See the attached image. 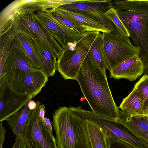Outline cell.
<instances>
[{"instance_id":"cell-1","label":"cell","mask_w":148,"mask_h":148,"mask_svg":"<svg viewBox=\"0 0 148 148\" xmlns=\"http://www.w3.org/2000/svg\"><path fill=\"white\" fill-rule=\"evenodd\" d=\"M92 111L118 121L120 110L114 100L106 71H103L89 53L75 78Z\"/></svg>"},{"instance_id":"cell-2","label":"cell","mask_w":148,"mask_h":148,"mask_svg":"<svg viewBox=\"0 0 148 148\" xmlns=\"http://www.w3.org/2000/svg\"><path fill=\"white\" fill-rule=\"evenodd\" d=\"M113 8L139 50L138 56L148 74V0H116Z\"/></svg>"},{"instance_id":"cell-3","label":"cell","mask_w":148,"mask_h":148,"mask_svg":"<svg viewBox=\"0 0 148 148\" xmlns=\"http://www.w3.org/2000/svg\"><path fill=\"white\" fill-rule=\"evenodd\" d=\"M53 118L58 148H91L85 119L66 106L56 110Z\"/></svg>"},{"instance_id":"cell-4","label":"cell","mask_w":148,"mask_h":148,"mask_svg":"<svg viewBox=\"0 0 148 148\" xmlns=\"http://www.w3.org/2000/svg\"><path fill=\"white\" fill-rule=\"evenodd\" d=\"M111 23L113 30L102 33L103 54L110 72L124 61L138 55L139 52L132 44L129 37Z\"/></svg>"},{"instance_id":"cell-5","label":"cell","mask_w":148,"mask_h":148,"mask_svg":"<svg viewBox=\"0 0 148 148\" xmlns=\"http://www.w3.org/2000/svg\"><path fill=\"white\" fill-rule=\"evenodd\" d=\"M98 31H86L76 43L63 49L57 58V71L65 79L75 80Z\"/></svg>"},{"instance_id":"cell-6","label":"cell","mask_w":148,"mask_h":148,"mask_svg":"<svg viewBox=\"0 0 148 148\" xmlns=\"http://www.w3.org/2000/svg\"><path fill=\"white\" fill-rule=\"evenodd\" d=\"M40 10L38 5L21 10L15 18L12 27L14 35L18 33L26 34L32 39L35 38L46 44L55 54L57 59L63 51L55 39L44 30L35 19L34 12Z\"/></svg>"},{"instance_id":"cell-7","label":"cell","mask_w":148,"mask_h":148,"mask_svg":"<svg viewBox=\"0 0 148 148\" xmlns=\"http://www.w3.org/2000/svg\"><path fill=\"white\" fill-rule=\"evenodd\" d=\"M22 134L27 148H58L54 136L43 122L39 114L41 103L36 102Z\"/></svg>"},{"instance_id":"cell-8","label":"cell","mask_w":148,"mask_h":148,"mask_svg":"<svg viewBox=\"0 0 148 148\" xmlns=\"http://www.w3.org/2000/svg\"><path fill=\"white\" fill-rule=\"evenodd\" d=\"M33 15L41 27L56 39L63 49L76 43L84 35L62 24L52 16L50 9L36 12Z\"/></svg>"},{"instance_id":"cell-9","label":"cell","mask_w":148,"mask_h":148,"mask_svg":"<svg viewBox=\"0 0 148 148\" xmlns=\"http://www.w3.org/2000/svg\"><path fill=\"white\" fill-rule=\"evenodd\" d=\"M36 70L24 54L16 48L6 61L4 73L11 88L18 92L25 93V79L29 73Z\"/></svg>"},{"instance_id":"cell-10","label":"cell","mask_w":148,"mask_h":148,"mask_svg":"<svg viewBox=\"0 0 148 148\" xmlns=\"http://www.w3.org/2000/svg\"><path fill=\"white\" fill-rule=\"evenodd\" d=\"M32 99L25 93L13 89L5 73L0 75V121L7 120L23 108Z\"/></svg>"},{"instance_id":"cell-11","label":"cell","mask_w":148,"mask_h":148,"mask_svg":"<svg viewBox=\"0 0 148 148\" xmlns=\"http://www.w3.org/2000/svg\"><path fill=\"white\" fill-rule=\"evenodd\" d=\"M112 0H75L59 7L81 14L100 21L113 30L111 22L105 16L113 5Z\"/></svg>"},{"instance_id":"cell-12","label":"cell","mask_w":148,"mask_h":148,"mask_svg":"<svg viewBox=\"0 0 148 148\" xmlns=\"http://www.w3.org/2000/svg\"><path fill=\"white\" fill-rule=\"evenodd\" d=\"M39 0H16L6 6L0 13V36L12 27L19 12L23 9L36 5Z\"/></svg>"},{"instance_id":"cell-13","label":"cell","mask_w":148,"mask_h":148,"mask_svg":"<svg viewBox=\"0 0 148 148\" xmlns=\"http://www.w3.org/2000/svg\"><path fill=\"white\" fill-rule=\"evenodd\" d=\"M143 63L138 55L124 61L110 72V78L119 79H126L130 81L137 79L144 73Z\"/></svg>"},{"instance_id":"cell-14","label":"cell","mask_w":148,"mask_h":148,"mask_svg":"<svg viewBox=\"0 0 148 148\" xmlns=\"http://www.w3.org/2000/svg\"><path fill=\"white\" fill-rule=\"evenodd\" d=\"M118 121L137 138L148 144V114L131 116L121 111Z\"/></svg>"},{"instance_id":"cell-15","label":"cell","mask_w":148,"mask_h":148,"mask_svg":"<svg viewBox=\"0 0 148 148\" xmlns=\"http://www.w3.org/2000/svg\"><path fill=\"white\" fill-rule=\"evenodd\" d=\"M51 11L67 18L86 28L88 31L109 32L113 30L102 23L81 14L60 7L50 9Z\"/></svg>"},{"instance_id":"cell-16","label":"cell","mask_w":148,"mask_h":148,"mask_svg":"<svg viewBox=\"0 0 148 148\" xmlns=\"http://www.w3.org/2000/svg\"><path fill=\"white\" fill-rule=\"evenodd\" d=\"M34 42L41 70L49 77L53 76L57 71V58L54 53L45 43L35 38Z\"/></svg>"},{"instance_id":"cell-17","label":"cell","mask_w":148,"mask_h":148,"mask_svg":"<svg viewBox=\"0 0 148 148\" xmlns=\"http://www.w3.org/2000/svg\"><path fill=\"white\" fill-rule=\"evenodd\" d=\"M16 48L23 53L33 67L40 70L41 65L33 40L29 36L18 33L14 35Z\"/></svg>"},{"instance_id":"cell-18","label":"cell","mask_w":148,"mask_h":148,"mask_svg":"<svg viewBox=\"0 0 148 148\" xmlns=\"http://www.w3.org/2000/svg\"><path fill=\"white\" fill-rule=\"evenodd\" d=\"M49 76L41 69L29 73L24 82L25 94L32 99L41 91L48 80Z\"/></svg>"},{"instance_id":"cell-19","label":"cell","mask_w":148,"mask_h":148,"mask_svg":"<svg viewBox=\"0 0 148 148\" xmlns=\"http://www.w3.org/2000/svg\"><path fill=\"white\" fill-rule=\"evenodd\" d=\"M144 99L142 94L136 89L124 98L119 107L121 111L131 116L144 115L143 112Z\"/></svg>"},{"instance_id":"cell-20","label":"cell","mask_w":148,"mask_h":148,"mask_svg":"<svg viewBox=\"0 0 148 148\" xmlns=\"http://www.w3.org/2000/svg\"><path fill=\"white\" fill-rule=\"evenodd\" d=\"M28 103L22 109L14 113L7 120L15 136L22 135L33 110L28 108Z\"/></svg>"},{"instance_id":"cell-21","label":"cell","mask_w":148,"mask_h":148,"mask_svg":"<svg viewBox=\"0 0 148 148\" xmlns=\"http://www.w3.org/2000/svg\"><path fill=\"white\" fill-rule=\"evenodd\" d=\"M16 48L12 27L6 33L0 36V75L4 73L6 61Z\"/></svg>"},{"instance_id":"cell-22","label":"cell","mask_w":148,"mask_h":148,"mask_svg":"<svg viewBox=\"0 0 148 148\" xmlns=\"http://www.w3.org/2000/svg\"><path fill=\"white\" fill-rule=\"evenodd\" d=\"M86 120L88 137L91 148H109L108 140L104 131L95 124Z\"/></svg>"},{"instance_id":"cell-23","label":"cell","mask_w":148,"mask_h":148,"mask_svg":"<svg viewBox=\"0 0 148 148\" xmlns=\"http://www.w3.org/2000/svg\"><path fill=\"white\" fill-rule=\"evenodd\" d=\"M88 53L101 69L106 71L107 68L103 54L102 33L99 32L97 35L91 46Z\"/></svg>"},{"instance_id":"cell-24","label":"cell","mask_w":148,"mask_h":148,"mask_svg":"<svg viewBox=\"0 0 148 148\" xmlns=\"http://www.w3.org/2000/svg\"><path fill=\"white\" fill-rule=\"evenodd\" d=\"M49 9L52 16L62 24L79 34H84L86 31H88L84 27L72 20L51 11L50 9Z\"/></svg>"},{"instance_id":"cell-25","label":"cell","mask_w":148,"mask_h":148,"mask_svg":"<svg viewBox=\"0 0 148 148\" xmlns=\"http://www.w3.org/2000/svg\"><path fill=\"white\" fill-rule=\"evenodd\" d=\"M134 88L142 94L144 99L143 115L148 114V74L144 75L135 84Z\"/></svg>"},{"instance_id":"cell-26","label":"cell","mask_w":148,"mask_h":148,"mask_svg":"<svg viewBox=\"0 0 148 148\" xmlns=\"http://www.w3.org/2000/svg\"><path fill=\"white\" fill-rule=\"evenodd\" d=\"M105 16L106 18L112 22L119 30L129 37V34L119 17L116 10L113 7L111 8L106 13Z\"/></svg>"},{"instance_id":"cell-27","label":"cell","mask_w":148,"mask_h":148,"mask_svg":"<svg viewBox=\"0 0 148 148\" xmlns=\"http://www.w3.org/2000/svg\"><path fill=\"white\" fill-rule=\"evenodd\" d=\"M109 148H134L129 144L119 140H108Z\"/></svg>"},{"instance_id":"cell-28","label":"cell","mask_w":148,"mask_h":148,"mask_svg":"<svg viewBox=\"0 0 148 148\" xmlns=\"http://www.w3.org/2000/svg\"><path fill=\"white\" fill-rule=\"evenodd\" d=\"M16 136L15 143L11 148H27L23 135Z\"/></svg>"},{"instance_id":"cell-29","label":"cell","mask_w":148,"mask_h":148,"mask_svg":"<svg viewBox=\"0 0 148 148\" xmlns=\"http://www.w3.org/2000/svg\"><path fill=\"white\" fill-rule=\"evenodd\" d=\"M3 122L0 123V148H2L3 145L5 141L6 130L2 125Z\"/></svg>"},{"instance_id":"cell-30","label":"cell","mask_w":148,"mask_h":148,"mask_svg":"<svg viewBox=\"0 0 148 148\" xmlns=\"http://www.w3.org/2000/svg\"><path fill=\"white\" fill-rule=\"evenodd\" d=\"M42 121L49 132L52 134L53 132V128L49 119L46 117H45L42 120Z\"/></svg>"},{"instance_id":"cell-31","label":"cell","mask_w":148,"mask_h":148,"mask_svg":"<svg viewBox=\"0 0 148 148\" xmlns=\"http://www.w3.org/2000/svg\"><path fill=\"white\" fill-rule=\"evenodd\" d=\"M46 112L45 106L40 103L39 107V114L42 120L45 117Z\"/></svg>"},{"instance_id":"cell-32","label":"cell","mask_w":148,"mask_h":148,"mask_svg":"<svg viewBox=\"0 0 148 148\" xmlns=\"http://www.w3.org/2000/svg\"><path fill=\"white\" fill-rule=\"evenodd\" d=\"M37 104L34 101L30 100L28 103V106L29 108L32 110H34L36 107Z\"/></svg>"}]
</instances>
